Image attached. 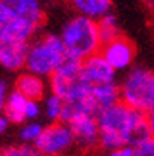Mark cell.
Listing matches in <instances>:
<instances>
[{
    "mask_svg": "<svg viewBox=\"0 0 154 156\" xmlns=\"http://www.w3.org/2000/svg\"><path fill=\"white\" fill-rule=\"evenodd\" d=\"M116 73L118 71L106 61V57L100 52H97L82 61L80 76L90 85H100L116 82Z\"/></svg>",
    "mask_w": 154,
    "mask_h": 156,
    "instance_id": "cell-8",
    "label": "cell"
},
{
    "mask_svg": "<svg viewBox=\"0 0 154 156\" xmlns=\"http://www.w3.org/2000/svg\"><path fill=\"white\" fill-rule=\"evenodd\" d=\"M59 35L66 45L68 56H73L82 61L92 54H97L102 47L97 19H92L83 14H75L73 17H69L62 24Z\"/></svg>",
    "mask_w": 154,
    "mask_h": 156,
    "instance_id": "cell-2",
    "label": "cell"
},
{
    "mask_svg": "<svg viewBox=\"0 0 154 156\" xmlns=\"http://www.w3.org/2000/svg\"><path fill=\"white\" fill-rule=\"evenodd\" d=\"M135 154L137 156H154V137H147L142 142L135 146Z\"/></svg>",
    "mask_w": 154,
    "mask_h": 156,
    "instance_id": "cell-19",
    "label": "cell"
},
{
    "mask_svg": "<svg viewBox=\"0 0 154 156\" xmlns=\"http://www.w3.org/2000/svg\"><path fill=\"white\" fill-rule=\"evenodd\" d=\"M147 123H149V130H151V135L154 137V111H151L147 115Z\"/></svg>",
    "mask_w": 154,
    "mask_h": 156,
    "instance_id": "cell-24",
    "label": "cell"
},
{
    "mask_svg": "<svg viewBox=\"0 0 154 156\" xmlns=\"http://www.w3.org/2000/svg\"><path fill=\"white\" fill-rule=\"evenodd\" d=\"M68 50L61 38V35L45 33L40 35L33 42H30L26 69L40 75V76H52L57 68L66 61Z\"/></svg>",
    "mask_w": 154,
    "mask_h": 156,
    "instance_id": "cell-3",
    "label": "cell"
},
{
    "mask_svg": "<svg viewBox=\"0 0 154 156\" xmlns=\"http://www.w3.org/2000/svg\"><path fill=\"white\" fill-rule=\"evenodd\" d=\"M76 144L71 127L64 122H52L44 128L35 146L44 156H62Z\"/></svg>",
    "mask_w": 154,
    "mask_h": 156,
    "instance_id": "cell-6",
    "label": "cell"
},
{
    "mask_svg": "<svg viewBox=\"0 0 154 156\" xmlns=\"http://www.w3.org/2000/svg\"><path fill=\"white\" fill-rule=\"evenodd\" d=\"M11 123H12V122L5 116V115H2V116H0V132H5L7 128H9V125H11Z\"/></svg>",
    "mask_w": 154,
    "mask_h": 156,
    "instance_id": "cell-23",
    "label": "cell"
},
{
    "mask_svg": "<svg viewBox=\"0 0 154 156\" xmlns=\"http://www.w3.org/2000/svg\"><path fill=\"white\" fill-rule=\"evenodd\" d=\"M133 154H135V146H123V147L109 151L107 156H133Z\"/></svg>",
    "mask_w": 154,
    "mask_h": 156,
    "instance_id": "cell-21",
    "label": "cell"
},
{
    "mask_svg": "<svg viewBox=\"0 0 154 156\" xmlns=\"http://www.w3.org/2000/svg\"><path fill=\"white\" fill-rule=\"evenodd\" d=\"M30 42H0V66L5 71L26 69Z\"/></svg>",
    "mask_w": 154,
    "mask_h": 156,
    "instance_id": "cell-10",
    "label": "cell"
},
{
    "mask_svg": "<svg viewBox=\"0 0 154 156\" xmlns=\"http://www.w3.org/2000/svg\"><path fill=\"white\" fill-rule=\"evenodd\" d=\"M14 89L19 90L21 94H24L28 99H35L40 101L45 97V82L44 76L40 75H35L31 71H24L19 73L16 76V82H14Z\"/></svg>",
    "mask_w": 154,
    "mask_h": 156,
    "instance_id": "cell-11",
    "label": "cell"
},
{
    "mask_svg": "<svg viewBox=\"0 0 154 156\" xmlns=\"http://www.w3.org/2000/svg\"><path fill=\"white\" fill-rule=\"evenodd\" d=\"M144 2H145L147 5H152V7H154V0H144Z\"/></svg>",
    "mask_w": 154,
    "mask_h": 156,
    "instance_id": "cell-25",
    "label": "cell"
},
{
    "mask_svg": "<svg viewBox=\"0 0 154 156\" xmlns=\"http://www.w3.org/2000/svg\"><path fill=\"white\" fill-rule=\"evenodd\" d=\"M92 101H94L97 111H104L107 108L114 106L116 102L121 101L120 95V85L116 82L111 83H100V85H92Z\"/></svg>",
    "mask_w": 154,
    "mask_h": 156,
    "instance_id": "cell-13",
    "label": "cell"
},
{
    "mask_svg": "<svg viewBox=\"0 0 154 156\" xmlns=\"http://www.w3.org/2000/svg\"><path fill=\"white\" fill-rule=\"evenodd\" d=\"M42 111H44V108L40 106L38 101L28 99V104H26V120L28 122H35L42 115Z\"/></svg>",
    "mask_w": 154,
    "mask_h": 156,
    "instance_id": "cell-20",
    "label": "cell"
},
{
    "mask_svg": "<svg viewBox=\"0 0 154 156\" xmlns=\"http://www.w3.org/2000/svg\"><path fill=\"white\" fill-rule=\"evenodd\" d=\"M0 156H44L40 149L35 144H17V146H7L2 149Z\"/></svg>",
    "mask_w": 154,
    "mask_h": 156,
    "instance_id": "cell-18",
    "label": "cell"
},
{
    "mask_svg": "<svg viewBox=\"0 0 154 156\" xmlns=\"http://www.w3.org/2000/svg\"><path fill=\"white\" fill-rule=\"evenodd\" d=\"M42 24L31 17L19 16L5 2H0V42H31Z\"/></svg>",
    "mask_w": 154,
    "mask_h": 156,
    "instance_id": "cell-5",
    "label": "cell"
},
{
    "mask_svg": "<svg viewBox=\"0 0 154 156\" xmlns=\"http://www.w3.org/2000/svg\"><path fill=\"white\" fill-rule=\"evenodd\" d=\"M62 111H64V99L62 97H59V95H55V94H50L45 97L44 115L47 116V120H50V122H61Z\"/></svg>",
    "mask_w": 154,
    "mask_h": 156,
    "instance_id": "cell-16",
    "label": "cell"
},
{
    "mask_svg": "<svg viewBox=\"0 0 154 156\" xmlns=\"http://www.w3.org/2000/svg\"><path fill=\"white\" fill-rule=\"evenodd\" d=\"M44 128L45 127L42 125V123H38L37 120H35V122L23 123L21 128H19V139H21L23 142H28V144H35L37 139L42 135Z\"/></svg>",
    "mask_w": 154,
    "mask_h": 156,
    "instance_id": "cell-17",
    "label": "cell"
},
{
    "mask_svg": "<svg viewBox=\"0 0 154 156\" xmlns=\"http://www.w3.org/2000/svg\"><path fill=\"white\" fill-rule=\"evenodd\" d=\"M121 101L149 115L154 111V71L145 66H132L120 83Z\"/></svg>",
    "mask_w": 154,
    "mask_h": 156,
    "instance_id": "cell-4",
    "label": "cell"
},
{
    "mask_svg": "<svg viewBox=\"0 0 154 156\" xmlns=\"http://www.w3.org/2000/svg\"><path fill=\"white\" fill-rule=\"evenodd\" d=\"M99 120V144L107 151L123 146H137L151 137L147 115L125 104L123 101L97 115Z\"/></svg>",
    "mask_w": 154,
    "mask_h": 156,
    "instance_id": "cell-1",
    "label": "cell"
},
{
    "mask_svg": "<svg viewBox=\"0 0 154 156\" xmlns=\"http://www.w3.org/2000/svg\"><path fill=\"white\" fill-rule=\"evenodd\" d=\"M99 52L116 71H128L135 61V45L132 40L123 35L102 44Z\"/></svg>",
    "mask_w": 154,
    "mask_h": 156,
    "instance_id": "cell-7",
    "label": "cell"
},
{
    "mask_svg": "<svg viewBox=\"0 0 154 156\" xmlns=\"http://www.w3.org/2000/svg\"><path fill=\"white\" fill-rule=\"evenodd\" d=\"M26 104H28V97L24 94H21L19 90H11L7 99L2 104L4 115L11 120L14 125H23L26 120Z\"/></svg>",
    "mask_w": 154,
    "mask_h": 156,
    "instance_id": "cell-12",
    "label": "cell"
},
{
    "mask_svg": "<svg viewBox=\"0 0 154 156\" xmlns=\"http://www.w3.org/2000/svg\"><path fill=\"white\" fill-rule=\"evenodd\" d=\"M9 83H7L5 80H0V106L4 104V101L7 99V95H9Z\"/></svg>",
    "mask_w": 154,
    "mask_h": 156,
    "instance_id": "cell-22",
    "label": "cell"
},
{
    "mask_svg": "<svg viewBox=\"0 0 154 156\" xmlns=\"http://www.w3.org/2000/svg\"><path fill=\"white\" fill-rule=\"evenodd\" d=\"M69 4L76 14H83L99 21L102 16L111 12L113 0H69Z\"/></svg>",
    "mask_w": 154,
    "mask_h": 156,
    "instance_id": "cell-14",
    "label": "cell"
},
{
    "mask_svg": "<svg viewBox=\"0 0 154 156\" xmlns=\"http://www.w3.org/2000/svg\"><path fill=\"white\" fill-rule=\"evenodd\" d=\"M71 127L76 144L82 147H92L99 142L100 130H99V120L94 113H82L68 123Z\"/></svg>",
    "mask_w": 154,
    "mask_h": 156,
    "instance_id": "cell-9",
    "label": "cell"
},
{
    "mask_svg": "<svg viewBox=\"0 0 154 156\" xmlns=\"http://www.w3.org/2000/svg\"><path fill=\"white\" fill-rule=\"evenodd\" d=\"M97 23H99V33H100V40H102V44H106V42L116 38V37H120V24H118V17H116L113 12L102 16Z\"/></svg>",
    "mask_w": 154,
    "mask_h": 156,
    "instance_id": "cell-15",
    "label": "cell"
}]
</instances>
